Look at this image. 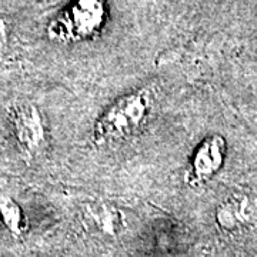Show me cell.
<instances>
[{"label": "cell", "instance_id": "obj_1", "mask_svg": "<svg viewBox=\"0 0 257 257\" xmlns=\"http://www.w3.org/2000/svg\"><path fill=\"white\" fill-rule=\"evenodd\" d=\"M153 106L155 96L147 87L123 94L94 121L93 142L99 146H107L135 136L147 124Z\"/></svg>", "mask_w": 257, "mask_h": 257}, {"label": "cell", "instance_id": "obj_2", "mask_svg": "<svg viewBox=\"0 0 257 257\" xmlns=\"http://www.w3.org/2000/svg\"><path fill=\"white\" fill-rule=\"evenodd\" d=\"M107 0H72L47 25V37L63 45L96 37L107 19Z\"/></svg>", "mask_w": 257, "mask_h": 257}, {"label": "cell", "instance_id": "obj_3", "mask_svg": "<svg viewBox=\"0 0 257 257\" xmlns=\"http://www.w3.org/2000/svg\"><path fill=\"white\" fill-rule=\"evenodd\" d=\"M10 127L19 152L26 160L39 157L47 146V124L35 103H18L10 109Z\"/></svg>", "mask_w": 257, "mask_h": 257}, {"label": "cell", "instance_id": "obj_4", "mask_svg": "<svg viewBox=\"0 0 257 257\" xmlns=\"http://www.w3.org/2000/svg\"><path fill=\"white\" fill-rule=\"evenodd\" d=\"M226 159V140L220 135L204 138L193 152L184 173V183L199 187L217 175Z\"/></svg>", "mask_w": 257, "mask_h": 257}, {"label": "cell", "instance_id": "obj_5", "mask_svg": "<svg viewBox=\"0 0 257 257\" xmlns=\"http://www.w3.org/2000/svg\"><path fill=\"white\" fill-rule=\"evenodd\" d=\"M0 219L5 227L15 236L22 234L26 229L23 210L10 196H0Z\"/></svg>", "mask_w": 257, "mask_h": 257}, {"label": "cell", "instance_id": "obj_6", "mask_svg": "<svg viewBox=\"0 0 257 257\" xmlns=\"http://www.w3.org/2000/svg\"><path fill=\"white\" fill-rule=\"evenodd\" d=\"M8 42H9V30H8L5 20L0 19V55L5 52V49L8 46Z\"/></svg>", "mask_w": 257, "mask_h": 257}]
</instances>
